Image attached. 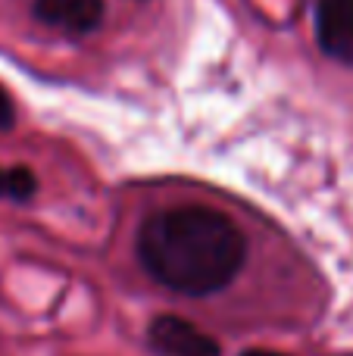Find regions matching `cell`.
I'll use <instances>...</instances> for the list:
<instances>
[{"label": "cell", "instance_id": "3957f363", "mask_svg": "<svg viewBox=\"0 0 353 356\" xmlns=\"http://www.w3.org/2000/svg\"><path fill=\"white\" fill-rule=\"evenodd\" d=\"M150 344L160 356H219V344L197 325L175 316H160L150 325Z\"/></svg>", "mask_w": 353, "mask_h": 356}, {"label": "cell", "instance_id": "7a4b0ae2", "mask_svg": "<svg viewBox=\"0 0 353 356\" xmlns=\"http://www.w3.org/2000/svg\"><path fill=\"white\" fill-rule=\"evenodd\" d=\"M316 41L325 56L353 63V0H316Z\"/></svg>", "mask_w": 353, "mask_h": 356}, {"label": "cell", "instance_id": "52a82bcc", "mask_svg": "<svg viewBox=\"0 0 353 356\" xmlns=\"http://www.w3.org/2000/svg\"><path fill=\"white\" fill-rule=\"evenodd\" d=\"M0 197H10V169H0Z\"/></svg>", "mask_w": 353, "mask_h": 356}, {"label": "cell", "instance_id": "277c9868", "mask_svg": "<svg viewBox=\"0 0 353 356\" xmlns=\"http://www.w3.org/2000/svg\"><path fill=\"white\" fill-rule=\"evenodd\" d=\"M104 0H35V16L50 29L88 35L104 22Z\"/></svg>", "mask_w": 353, "mask_h": 356}, {"label": "cell", "instance_id": "5b68a950", "mask_svg": "<svg viewBox=\"0 0 353 356\" xmlns=\"http://www.w3.org/2000/svg\"><path fill=\"white\" fill-rule=\"evenodd\" d=\"M35 191H38V178L31 169H25V166H13L10 169V200H31L35 197Z\"/></svg>", "mask_w": 353, "mask_h": 356}, {"label": "cell", "instance_id": "ba28073f", "mask_svg": "<svg viewBox=\"0 0 353 356\" xmlns=\"http://www.w3.org/2000/svg\"><path fill=\"white\" fill-rule=\"evenodd\" d=\"M241 356H288V353H275V350H244Z\"/></svg>", "mask_w": 353, "mask_h": 356}, {"label": "cell", "instance_id": "6da1fadb", "mask_svg": "<svg viewBox=\"0 0 353 356\" xmlns=\"http://www.w3.org/2000/svg\"><path fill=\"white\" fill-rule=\"evenodd\" d=\"M144 269L185 297H206L231 284L247 257V241L229 216L206 207L160 209L141 225Z\"/></svg>", "mask_w": 353, "mask_h": 356}, {"label": "cell", "instance_id": "8992f818", "mask_svg": "<svg viewBox=\"0 0 353 356\" xmlns=\"http://www.w3.org/2000/svg\"><path fill=\"white\" fill-rule=\"evenodd\" d=\"M13 122H16V110H13V100H10V94L0 88V131L13 129Z\"/></svg>", "mask_w": 353, "mask_h": 356}]
</instances>
